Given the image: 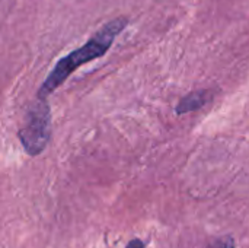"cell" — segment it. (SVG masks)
Returning a JSON list of instances; mask_svg holds the SVG:
<instances>
[{
	"label": "cell",
	"mask_w": 249,
	"mask_h": 248,
	"mask_svg": "<svg viewBox=\"0 0 249 248\" xmlns=\"http://www.w3.org/2000/svg\"><path fill=\"white\" fill-rule=\"evenodd\" d=\"M127 23H128V19L124 16H120L107 22L82 47L61 57L55 63V66L53 67V70L50 72V75L47 76L41 88L38 89L36 96L47 99L57 88H60L66 82V79L73 72H76V69H79L80 66L92 60H96L105 56L108 50L111 48L112 42L115 41V38L124 31Z\"/></svg>",
	"instance_id": "1"
},
{
	"label": "cell",
	"mask_w": 249,
	"mask_h": 248,
	"mask_svg": "<svg viewBox=\"0 0 249 248\" xmlns=\"http://www.w3.org/2000/svg\"><path fill=\"white\" fill-rule=\"evenodd\" d=\"M18 136L28 155L42 153L51 139V111L47 99L36 96V101L28 107Z\"/></svg>",
	"instance_id": "2"
},
{
	"label": "cell",
	"mask_w": 249,
	"mask_h": 248,
	"mask_svg": "<svg viewBox=\"0 0 249 248\" xmlns=\"http://www.w3.org/2000/svg\"><path fill=\"white\" fill-rule=\"evenodd\" d=\"M210 98H212V95H210L209 91H196V92H191V94H188L187 96H184L179 101V104L177 107V113L178 114H185V113L198 110L204 104H207Z\"/></svg>",
	"instance_id": "3"
},
{
	"label": "cell",
	"mask_w": 249,
	"mask_h": 248,
	"mask_svg": "<svg viewBox=\"0 0 249 248\" xmlns=\"http://www.w3.org/2000/svg\"><path fill=\"white\" fill-rule=\"evenodd\" d=\"M206 248H233V240L231 237H225V238L213 241L209 247Z\"/></svg>",
	"instance_id": "4"
},
{
	"label": "cell",
	"mask_w": 249,
	"mask_h": 248,
	"mask_svg": "<svg viewBox=\"0 0 249 248\" xmlns=\"http://www.w3.org/2000/svg\"><path fill=\"white\" fill-rule=\"evenodd\" d=\"M125 248H144V246H143V243H142L140 240L134 238V240H131V241L128 243V246Z\"/></svg>",
	"instance_id": "5"
}]
</instances>
